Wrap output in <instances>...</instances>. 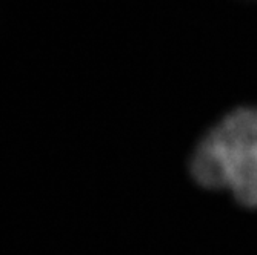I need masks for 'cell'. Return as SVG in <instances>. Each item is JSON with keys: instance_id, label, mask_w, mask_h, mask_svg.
I'll list each match as a JSON object with an SVG mask.
<instances>
[{"instance_id": "6da1fadb", "label": "cell", "mask_w": 257, "mask_h": 255, "mask_svg": "<svg viewBox=\"0 0 257 255\" xmlns=\"http://www.w3.org/2000/svg\"><path fill=\"white\" fill-rule=\"evenodd\" d=\"M193 175L206 188L228 189L257 206V108L229 114L199 145Z\"/></svg>"}]
</instances>
